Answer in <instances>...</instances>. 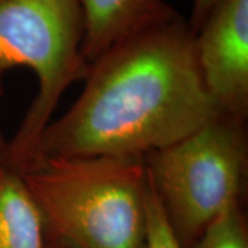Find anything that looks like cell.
I'll return each mask as SVG.
<instances>
[{
  "label": "cell",
  "mask_w": 248,
  "mask_h": 248,
  "mask_svg": "<svg viewBox=\"0 0 248 248\" xmlns=\"http://www.w3.org/2000/svg\"><path fill=\"white\" fill-rule=\"evenodd\" d=\"M84 80L76 102L45 128L35 164L42 157H143L221 115L204 84L195 32L179 14L109 48Z\"/></svg>",
  "instance_id": "1"
},
{
  "label": "cell",
  "mask_w": 248,
  "mask_h": 248,
  "mask_svg": "<svg viewBox=\"0 0 248 248\" xmlns=\"http://www.w3.org/2000/svg\"><path fill=\"white\" fill-rule=\"evenodd\" d=\"M45 223L65 248H146L143 157H42L21 174Z\"/></svg>",
  "instance_id": "2"
},
{
  "label": "cell",
  "mask_w": 248,
  "mask_h": 248,
  "mask_svg": "<svg viewBox=\"0 0 248 248\" xmlns=\"http://www.w3.org/2000/svg\"><path fill=\"white\" fill-rule=\"evenodd\" d=\"M83 37L79 0H0V97L10 69L27 66L39 79V93L1 159L18 174L35 164L39 140L63 93L87 75Z\"/></svg>",
  "instance_id": "3"
},
{
  "label": "cell",
  "mask_w": 248,
  "mask_h": 248,
  "mask_svg": "<svg viewBox=\"0 0 248 248\" xmlns=\"http://www.w3.org/2000/svg\"><path fill=\"white\" fill-rule=\"evenodd\" d=\"M244 120L219 115L182 140L143 156L153 190L182 248L243 204L248 164Z\"/></svg>",
  "instance_id": "4"
},
{
  "label": "cell",
  "mask_w": 248,
  "mask_h": 248,
  "mask_svg": "<svg viewBox=\"0 0 248 248\" xmlns=\"http://www.w3.org/2000/svg\"><path fill=\"white\" fill-rule=\"evenodd\" d=\"M205 89L219 113H248V0H219L195 33Z\"/></svg>",
  "instance_id": "5"
},
{
  "label": "cell",
  "mask_w": 248,
  "mask_h": 248,
  "mask_svg": "<svg viewBox=\"0 0 248 248\" xmlns=\"http://www.w3.org/2000/svg\"><path fill=\"white\" fill-rule=\"evenodd\" d=\"M84 14L81 55L94 62L113 46L175 17L166 0H79Z\"/></svg>",
  "instance_id": "6"
},
{
  "label": "cell",
  "mask_w": 248,
  "mask_h": 248,
  "mask_svg": "<svg viewBox=\"0 0 248 248\" xmlns=\"http://www.w3.org/2000/svg\"><path fill=\"white\" fill-rule=\"evenodd\" d=\"M0 248H46L45 223L21 174L0 163Z\"/></svg>",
  "instance_id": "7"
},
{
  "label": "cell",
  "mask_w": 248,
  "mask_h": 248,
  "mask_svg": "<svg viewBox=\"0 0 248 248\" xmlns=\"http://www.w3.org/2000/svg\"><path fill=\"white\" fill-rule=\"evenodd\" d=\"M193 248H248L247 219L243 204L223 210L203 232Z\"/></svg>",
  "instance_id": "8"
},
{
  "label": "cell",
  "mask_w": 248,
  "mask_h": 248,
  "mask_svg": "<svg viewBox=\"0 0 248 248\" xmlns=\"http://www.w3.org/2000/svg\"><path fill=\"white\" fill-rule=\"evenodd\" d=\"M146 248H182L172 233L151 179L146 193Z\"/></svg>",
  "instance_id": "9"
},
{
  "label": "cell",
  "mask_w": 248,
  "mask_h": 248,
  "mask_svg": "<svg viewBox=\"0 0 248 248\" xmlns=\"http://www.w3.org/2000/svg\"><path fill=\"white\" fill-rule=\"evenodd\" d=\"M219 0H193V10H192V16L189 18V25L192 28L193 32H197L200 27L203 25L205 18L208 17V14L213 11L215 4Z\"/></svg>",
  "instance_id": "10"
},
{
  "label": "cell",
  "mask_w": 248,
  "mask_h": 248,
  "mask_svg": "<svg viewBox=\"0 0 248 248\" xmlns=\"http://www.w3.org/2000/svg\"><path fill=\"white\" fill-rule=\"evenodd\" d=\"M6 143L7 141L4 140V135L0 130V163H1V159H3V155H4V151H6Z\"/></svg>",
  "instance_id": "11"
},
{
  "label": "cell",
  "mask_w": 248,
  "mask_h": 248,
  "mask_svg": "<svg viewBox=\"0 0 248 248\" xmlns=\"http://www.w3.org/2000/svg\"><path fill=\"white\" fill-rule=\"evenodd\" d=\"M46 248H65L58 246V244H53V243H46Z\"/></svg>",
  "instance_id": "12"
}]
</instances>
